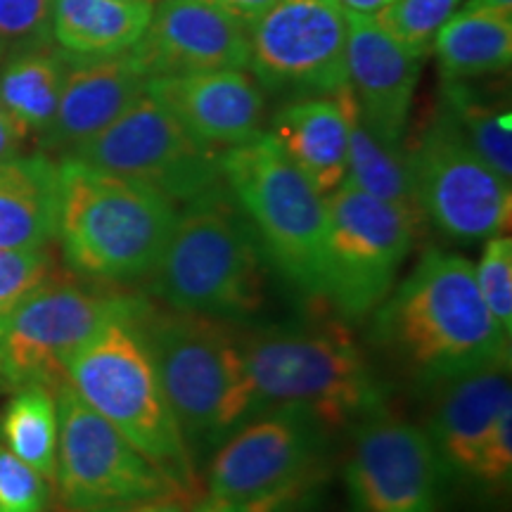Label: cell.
Returning <instances> with one entry per match:
<instances>
[{
	"label": "cell",
	"mask_w": 512,
	"mask_h": 512,
	"mask_svg": "<svg viewBox=\"0 0 512 512\" xmlns=\"http://www.w3.org/2000/svg\"><path fill=\"white\" fill-rule=\"evenodd\" d=\"M147 81L131 53L83 57L64 76L53 124L41 133L43 145L72 152L126 112L147 91Z\"/></svg>",
	"instance_id": "ffe728a7"
},
{
	"label": "cell",
	"mask_w": 512,
	"mask_h": 512,
	"mask_svg": "<svg viewBox=\"0 0 512 512\" xmlns=\"http://www.w3.org/2000/svg\"><path fill=\"white\" fill-rule=\"evenodd\" d=\"M373 342L420 387L510 366V337L486 309L475 266L430 249L373 311Z\"/></svg>",
	"instance_id": "6da1fadb"
},
{
	"label": "cell",
	"mask_w": 512,
	"mask_h": 512,
	"mask_svg": "<svg viewBox=\"0 0 512 512\" xmlns=\"http://www.w3.org/2000/svg\"><path fill=\"white\" fill-rule=\"evenodd\" d=\"M432 48L441 76L472 81L501 74L512 62V12L460 10L441 24Z\"/></svg>",
	"instance_id": "cb8c5ba5"
},
{
	"label": "cell",
	"mask_w": 512,
	"mask_h": 512,
	"mask_svg": "<svg viewBox=\"0 0 512 512\" xmlns=\"http://www.w3.org/2000/svg\"><path fill=\"white\" fill-rule=\"evenodd\" d=\"M57 403L55 501L62 512H93L119 505L190 496L169 472L62 382Z\"/></svg>",
	"instance_id": "ba28073f"
},
{
	"label": "cell",
	"mask_w": 512,
	"mask_h": 512,
	"mask_svg": "<svg viewBox=\"0 0 512 512\" xmlns=\"http://www.w3.org/2000/svg\"><path fill=\"white\" fill-rule=\"evenodd\" d=\"M0 358H3V347H0Z\"/></svg>",
	"instance_id": "b9f144b4"
},
{
	"label": "cell",
	"mask_w": 512,
	"mask_h": 512,
	"mask_svg": "<svg viewBox=\"0 0 512 512\" xmlns=\"http://www.w3.org/2000/svg\"><path fill=\"white\" fill-rule=\"evenodd\" d=\"M0 444L53 484L57 460L55 389L27 384L0 413Z\"/></svg>",
	"instance_id": "83f0119b"
},
{
	"label": "cell",
	"mask_w": 512,
	"mask_h": 512,
	"mask_svg": "<svg viewBox=\"0 0 512 512\" xmlns=\"http://www.w3.org/2000/svg\"><path fill=\"white\" fill-rule=\"evenodd\" d=\"M221 152L192 138L181 121L145 91L110 126L76 145L69 157L150 185L176 204H185L221 181Z\"/></svg>",
	"instance_id": "7c38bea8"
},
{
	"label": "cell",
	"mask_w": 512,
	"mask_h": 512,
	"mask_svg": "<svg viewBox=\"0 0 512 512\" xmlns=\"http://www.w3.org/2000/svg\"><path fill=\"white\" fill-rule=\"evenodd\" d=\"M347 83L358 112L382 140L403 145L422 57L384 31L373 12L347 10Z\"/></svg>",
	"instance_id": "e0dca14e"
},
{
	"label": "cell",
	"mask_w": 512,
	"mask_h": 512,
	"mask_svg": "<svg viewBox=\"0 0 512 512\" xmlns=\"http://www.w3.org/2000/svg\"><path fill=\"white\" fill-rule=\"evenodd\" d=\"M57 183V240L76 273L102 285L152 275L178 219L171 197L72 157L57 164Z\"/></svg>",
	"instance_id": "277c9868"
},
{
	"label": "cell",
	"mask_w": 512,
	"mask_h": 512,
	"mask_svg": "<svg viewBox=\"0 0 512 512\" xmlns=\"http://www.w3.org/2000/svg\"><path fill=\"white\" fill-rule=\"evenodd\" d=\"M55 275L53 254L46 249H0V311L8 313L19 299Z\"/></svg>",
	"instance_id": "1f68e13d"
},
{
	"label": "cell",
	"mask_w": 512,
	"mask_h": 512,
	"mask_svg": "<svg viewBox=\"0 0 512 512\" xmlns=\"http://www.w3.org/2000/svg\"><path fill=\"white\" fill-rule=\"evenodd\" d=\"M207 3L228 12V15H233L249 27V24H254L268 8H273L278 0H207Z\"/></svg>",
	"instance_id": "8d00e7d4"
},
{
	"label": "cell",
	"mask_w": 512,
	"mask_h": 512,
	"mask_svg": "<svg viewBox=\"0 0 512 512\" xmlns=\"http://www.w3.org/2000/svg\"><path fill=\"white\" fill-rule=\"evenodd\" d=\"M93 512H188V510H185V501H181V498H171V501L119 505V508H105V510H93Z\"/></svg>",
	"instance_id": "74e56055"
},
{
	"label": "cell",
	"mask_w": 512,
	"mask_h": 512,
	"mask_svg": "<svg viewBox=\"0 0 512 512\" xmlns=\"http://www.w3.org/2000/svg\"><path fill=\"white\" fill-rule=\"evenodd\" d=\"M31 133L15 119L8 107L0 100V162L17 159Z\"/></svg>",
	"instance_id": "d590c367"
},
{
	"label": "cell",
	"mask_w": 512,
	"mask_h": 512,
	"mask_svg": "<svg viewBox=\"0 0 512 512\" xmlns=\"http://www.w3.org/2000/svg\"><path fill=\"white\" fill-rule=\"evenodd\" d=\"M133 325L150 351L192 458L207 456L252 418L240 323L140 297Z\"/></svg>",
	"instance_id": "7a4b0ae2"
},
{
	"label": "cell",
	"mask_w": 512,
	"mask_h": 512,
	"mask_svg": "<svg viewBox=\"0 0 512 512\" xmlns=\"http://www.w3.org/2000/svg\"><path fill=\"white\" fill-rule=\"evenodd\" d=\"M328 434L309 413L294 408L252 415L211 451L207 496L256 501L320 484Z\"/></svg>",
	"instance_id": "4fadbf2b"
},
{
	"label": "cell",
	"mask_w": 512,
	"mask_h": 512,
	"mask_svg": "<svg viewBox=\"0 0 512 512\" xmlns=\"http://www.w3.org/2000/svg\"><path fill=\"white\" fill-rule=\"evenodd\" d=\"M152 3L133 0H55V41L79 57H112L128 53L145 34Z\"/></svg>",
	"instance_id": "603a6c76"
},
{
	"label": "cell",
	"mask_w": 512,
	"mask_h": 512,
	"mask_svg": "<svg viewBox=\"0 0 512 512\" xmlns=\"http://www.w3.org/2000/svg\"><path fill=\"white\" fill-rule=\"evenodd\" d=\"M221 178L252 223L268 266L311 299L328 294V204L271 133L221 152Z\"/></svg>",
	"instance_id": "8992f818"
},
{
	"label": "cell",
	"mask_w": 512,
	"mask_h": 512,
	"mask_svg": "<svg viewBox=\"0 0 512 512\" xmlns=\"http://www.w3.org/2000/svg\"><path fill=\"white\" fill-rule=\"evenodd\" d=\"M441 110L467 145L505 181L512 178V114L508 100L486 98L467 81L444 79Z\"/></svg>",
	"instance_id": "484cf974"
},
{
	"label": "cell",
	"mask_w": 512,
	"mask_h": 512,
	"mask_svg": "<svg viewBox=\"0 0 512 512\" xmlns=\"http://www.w3.org/2000/svg\"><path fill=\"white\" fill-rule=\"evenodd\" d=\"M458 5L460 0H392L373 15L401 48L425 57L441 24L456 12Z\"/></svg>",
	"instance_id": "f1b7e54d"
},
{
	"label": "cell",
	"mask_w": 512,
	"mask_h": 512,
	"mask_svg": "<svg viewBox=\"0 0 512 512\" xmlns=\"http://www.w3.org/2000/svg\"><path fill=\"white\" fill-rule=\"evenodd\" d=\"M512 477V408L498 418L494 432L486 441L482 463H479L477 482L479 489L489 494H503Z\"/></svg>",
	"instance_id": "836d02e7"
},
{
	"label": "cell",
	"mask_w": 512,
	"mask_h": 512,
	"mask_svg": "<svg viewBox=\"0 0 512 512\" xmlns=\"http://www.w3.org/2000/svg\"><path fill=\"white\" fill-rule=\"evenodd\" d=\"M60 183L46 157L0 162V249H46L57 238Z\"/></svg>",
	"instance_id": "7402d4cb"
},
{
	"label": "cell",
	"mask_w": 512,
	"mask_h": 512,
	"mask_svg": "<svg viewBox=\"0 0 512 512\" xmlns=\"http://www.w3.org/2000/svg\"><path fill=\"white\" fill-rule=\"evenodd\" d=\"M53 486L0 444V512H46Z\"/></svg>",
	"instance_id": "4dcf8cb0"
},
{
	"label": "cell",
	"mask_w": 512,
	"mask_h": 512,
	"mask_svg": "<svg viewBox=\"0 0 512 512\" xmlns=\"http://www.w3.org/2000/svg\"><path fill=\"white\" fill-rule=\"evenodd\" d=\"M3 316H5V313H3V311H0V323H3Z\"/></svg>",
	"instance_id": "60d3db41"
},
{
	"label": "cell",
	"mask_w": 512,
	"mask_h": 512,
	"mask_svg": "<svg viewBox=\"0 0 512 512\" xmlns=\"http://www.w3.org/2000/svg\"><path fill=\"white\" fill-rule=\"evenodd\" d=\"M266 266L252 223L221 178L178 211L152 292L169 309L245 323L266 302Z\"/></svg>",
	"instance_id": "3957f363"
},
{
	"label": "cell",
	"mask_w": 512,
	"mask_h": 512,
	"mask_svg": "<svg viewBox=\"0 0 512 512\" xmlns=\"http://www.w3.org/2000/svg\"><path fill=\"white\" fill-rule=\"evenodd\" d=\"M133 311L110 320L81 344L64 361V377L145 458L169 472L188 494H195V458L171 411L150 351L133 325Z\"/></svg>",
	"instance_id": "52a82bcc"
},
{
	"label": "cell",
	"mask_w": 512,
	"mask_h": 512,
	"mask_svg": "<svg viewBox=\"0 0 512 512\" xmlns=\"http://www.w3.org/2000/svg\"><path fill=\"white\" fill-rule=\"evenodd\" d=\"M271 136L323 197L347 178L349 128L335 93L280 107L273 117Z\"/></svg>",
	"instance_id": "44dd1931"
},
{
	"label": "cell",
	"mask_w": 512,
	"mask_h": 512,
	"mask_svg": "<svg viewBox=\"0 0 512 512\" xmlns=\"http://www.w3.org/2000/svg\"><path fill=\"white\" fill-rule=\"evenodd\" d=\"M325 204L330 219L325 299L344 318L363 320L392 292L425 219L349 181L330 192Z\"/></svg>",
	"instance_id": "9c48e42d"
},
{
	"label": "cell",
	"mask_w": 512,
	"mask_h": 512,
	"mask_svg": "<svg viewBox=\"0 0 512 512\" xmlns=\"http://www.w3.org/2000/svg\"><path fill=\"white\" fill-rule=\"evenodd\" d=\"M463 10H496L512 12V0H467Z\"/></svg>",
	"instance_id": "f35d334b"
},
{
	"label": "cell",
	"mask_w": 512,
	"mask_h": 512,
	"mask_svg": "<svg viewBox=\"0 0 512 512\" xmlns=\"http://www.w3.org/2000/svg\"><path fill=\"white\" fill-rule=\"evenodd\" d=\"M444 479L425 427L384 406L358 420L344 467L351 512H439Z\"/></svg>",
	"instance_id": "9a60e30c"
},
{
	"label": "cell",
	"mask_w": 512,
	"mask_h": 512,
	"mask_svg": "<svg viewBox=\"0 0 512 512\" xmlns=\"http://www.w3.org/2000/svg\"><path fill=\"white\" fill-rule=\"evenodd\" d=\"M55 0H0V57L46 43Z\"/></svg>",
	"instance_id": "d6a6232c"
},
{
	"label": "cell",
	"mask_w": 512,
	"mask_h": 512,
	"mask_svg": "<svg viewBox=\"0 0 512 512\" xmlns=\"http://www.w3.org/2000/svg\"><path fill=\"white\" fill-rule=\"evenodd\" d=\"M128 53L147 79L249 69V27L207 0H162Z\"/></svg>",
	"instance_id": "2e32d148"
},
{
	"label": "cell",
	"mask_w": 512,
	"mask_h": 512,
	"mask_svg": "<svg viewBox=\"0 0 512 512\" xmlns=\"http://www.w3.org/2000/svg\"><path fill=\"white\" fill-rule=\"evenodd\" d=\"M347 8L278 0L249 24V69L268 91L332 95L347 86Z\"/></svg>",
	"instance_id": "5bb4252c"
},
{
	"label": "cell",
	"mask_w": 512,
	"mask_h": 512,
	"mask_svg": "<svg viewBox=\"0 0 512 512\" xmlns=\"http://www.w3.org/2000/svg\"><path fill=\"white\" fill-rule=\"evenodd\" d=\"M425 432L448 475L475 484L498 418L512 408L510 366H486L434 384Z\"/></svg>",
	"instance_id": "d6986e66"
},
{
	"label": "cell",
	"mask_w": 512,
	"mask_h": 512,
	"mask_svg": "<svg viewBox=\"0 0 512 512\" xmlns=\"http://www.w3.org/2000/svg\"><path fill=\"white\" fill-rule=\"evenodd\" d=\"M133 3H155V0H133Z\"/></svg>",
	"instance_id": "ab89813d"
},
{
	"label": "cell",
	"mask_w": 512,
	"mask_h": 512,
	"mask_svg": "<svg viewBox=\"0 0 512 512\" xmlns=\"http://www.w3.org/2000/svg\"><path fill=\"white\" fill-rule=\"evenodd\" d=\"M147 93L181 121L185 131L214 150H228L261 133L266 98L247 69L155 76Z\"/></svg>",
	"instance_id": "ac0fdd59"
},
{
	"label": "cell",
	"mask_w": 512,
	"mask_h": 512,
	"mask_svg": "<svg viewBox=\"0 0 512 512\" xmlns=\"http://www.w3.org/2000/svg\"><path fill=\"white\" fill-rule=\"evenodd\" d=\"M242 354L252 415L294 408L332 432L384 406L368 356L339 325L242 330Z\"/></svg>",
	"instance_id": "5b68a950"
},
{
	"label": "cell",
	"mask_w": 512,
	"mask_h": 512,
	"mask_svg": "<svg viewBox=\"0 0 512 512\" xmlns=\"http://www.w3.org/2000/svg\"><path fill=\"white\" fill-rule=\"evenodd\" d=\"M323 484V482H320ZM320 484L302 486V489L285 491L256 501H221V498H202L192 512H316Z\"/></svg>",
	"instance_id": "e575fe53"
},
{
	"label": "cell",
	"mask_w": 512,
	"mask_h": 512,
	"mask_svg": "<svg viewBox=\"0 0 512 512\" xmlns=\"http://www.w3.org/2000/svg\"><path fill=\"white\" fill-rule=\"evenodd\" d=\"M484 252L475 266V280L491 318L505 337L512 335V238L494 235L484 240Z\"/></svg>",
	"instance_id": "f546056e"
},
{
	"label": "cell",
	"mask_w": 512,
	"mask_h": 512,
	"mask_svg": "<svg viewBox=\"0 0 512 512\" xmlns=\"http://www.w3.org/2000/svg\"><path fill=\"white\" fill-rule=\"evenodd\" d=\"M136 294L88 290L67 280L46 283L19 299L0 323V382L15 392L27 384L57 389L64 361L114 318L133 311Z\"/></svg>",
	"instance_id": "8fae6325"
},
{
	"label": "cell",
	"mask_w": 512,
	"mask_h": 512,
	"mask_svg": "<svg viewBox=\"0 0 512 512\" xmlns=\"http://www.w3.org/2000/svg\"><path fill=\"white\" fill-rule=\"evenodd\" d=\"M406 152L422 219L456 242H484L510 230V181L467 145L444 110L415 133Z\"/></svg>",
	"instance_id": "30bf717a"
},
{
	"label": "cell",
	"mask_w": 512,
	"mask_h": 512,
	"mask_svg": "<svg viewBox=\"0 0 512 512\" xmlns=\"http://www.w3.org/2000/svg\"><path fill=\"white\" fill-rule=\"evenodd\" d=\"M69 60L48 50H24L0 69V100L29 133L53 124Z\"/></svg>",
	"instance_id": "4316f807"
},
{
	"label": "cell",
	"mask_w": 512,
	"mask_h": 512,
	"mask_svg": "<svg viewBox=\"0 0 512 512\" xmlns=\"http://www.w3.org/2000/svg\"><path fill=\"white\" fill-rule=\"evenodd\" d=\"M335 95L344 114H347L349 128L347 178L344 181L354 183L356 188L368 192V195L392 202L396 207L411 211V214L422 219L403 145L387 143L366 124V119L358 112L349 83L335 91Z\"/></svg>",
	"instance_id": "d4e9b609"
}]
</instances>
